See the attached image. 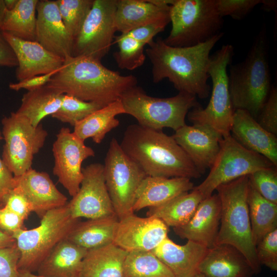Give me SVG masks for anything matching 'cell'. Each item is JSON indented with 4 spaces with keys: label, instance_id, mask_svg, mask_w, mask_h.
<instances>
[{
    "label": "cell",
    "instance_id": "6da1fadb",
    "mask_svg": "<svg viewBox=\"0 0 277 277\" xmlns=\"http://www.w3.org/2000/svg\"><path fill=\"white\" fill-rule=\"evenodd\" d=\"M223 35L221 32L203 43L186 47L170 46L161 37L153 40L145 51L152 66L153 82L168 78L179 92L208 97L210 53Z\"/></svg>",
    "mask_w": 277,
    "mask_h": 277
},
{
    "label": "cell",
    "instance_id": "7a4b0ae2",
    "mask_svg": "<svg viewBox=\"0 0 277 277\" xmlns=\"http://www.w3.org/2000/svg\"><path fill=\"white\" fill-rule=\"evenodd\" d=\"M136 84L135 76L121 75L104 66L101 61L71 56L64 59L46 85L63 94L106 106L120 100Z\"/></svg>",
    "mask_w": 277,
    "mask_h": 277
},
{
    "label": "cell",
    "instance_id": "3957f363",
    "mask_svg": "<svg viewBox=\"0 0 277 277\" xmlns=\"http://www.w3.org/2000/svg\"><path fill=\"white\" fill-rule=\"evenodd\" d=\"M147 176L198 179L202 174L172 136L162 130L129 125L120 143Z\"/></svg>",
    "mask_w": 277,
    "mask_h": 277
},
{
    "label": "cell",
    "instance_id": "277c9868",
    "mask_svg": "<svg viewBox=\"0 0 277 277\" xmlns=\"http://www.w3.org/2000/svg\"><path fill=\"white\" fill-rule=\"evenodd\" d=\"M266 27L255 36L244 60L231 65L228 74L233 107L247 111L256 119L271 89Z\"/></svg>",
    "mask_w": 277,
    "mask_h": 277
},
{
    "label": "cell",
    "instance_id": "5b68a950",
    "mask_svg": "<svg viewBox=\"0 0 277 277\" xmlns=\"http://www.w3.org/2000/svg\"><path fill=\"white\" fill-rule=\"evenodd\" d=\"M248 175L221 185L217 191L221 202V218L216 245L227 244L245 256L254 274L261 270L253 243L247 204Z\"/></svg>",
    "mask_w": 277,
    "mask_h": 277
},
{
    "label": "cell",
    "instance_id": "8992f818",
    "mask_svg": "<svg viewBox=\"0 0 277 277\" xmlns=\"http://www.w3.org/2000/svg\"><path fill=\"white\" fill-rule=\"evenodd\" d=\"M233 55L234 47L229 44L210 55L208 71L212 85L210 99L205 108L200 105L187 115L192 125L206 127L222 138L230 135L234 112L227 72Z\"/></svg>",
    "mask_w": 277,
    "mask_h": 277
},
{
    "label": "cell",
    "instance_id": "52a82bcc",
    "mask_svg": "<svg viewBox=\"0 0 277 277\" xmlns=\"http://www.w3.org/2000/svg\"><path fill=\"white\" fill-rule=\"evenodd\" d=\"M125 114L135 118L145 128L177 130L185 125V118L192 109L200 106L196 97L184 92L166 98L148 95L136 85L125 92L120 98Z\"/></svg>",
    "mask_w": 277,
    "mask_h": 277
},
{
    "label": "cell",
    "instance_id": "ba28073f",
    "mask_svg": "<svg viewBox=\"0 0 277 277\" xmlns=\"http://www.w3.org/2000/svg\"><path fill=\"white\" fill-rule=\"evenodd\" d=\"M170 19L171 29L164 41L176 47L203 43L221 33L223 25L216 0H174Z\"/></svg>",
    "mask_w": 277,
    "mask_h": 277
},
{
    "label": "cell",
    "instance_id": "9c48e42d",
    "mask_svg": "<svg viewBox=\"0 0 277 277\" xmlns=\"http://www.w3.org/2000/svg\"><path fill=\"white\" fill-rule=\"evenodd\" d=\"M78 221L79 219L72 216L67 203L46 212L37 227L14 232L12 236L21 254L18 271L36 272L43 261L60 242L66 239Z\"/></svg>",
    "mask_w": 277,
    "mask_h": 277
},
{
    "label": "cell",
    "instance_id": "30bf717a",
    "mask_svg": "<svg viewBox=\"0 0 277 277\" xmlns=\"http://www.w3.org/2000/svg\"><path fill=\"white\" fill-rule=\"evenodd\" d=\"M103 166L106 185L116 216L120 220L133 213L136 191L146 174L124 153L114 137L110 142Z\"/></svg>",
    "mask_w": 277,
    "mask_h": 277
},
{
    "label": "cell",
    "instance_id": "8fae6325",
    "mask_svg": "<svg viewBox=\"0 0 277 277\" xmlns=\"http://www.w3.org/2000/svg\"><path fill=\"white\" fill-rule=\"evenodd\" d=\"M273 166L267 158L244 148L229 135L221 139L219 153L208 175L194 189L205 199L221 185Z\"/></svg>",
    "mask_w": 277,
    "mask_h": 277
},
{
    "label": "cell",
    "instance_id": "7c38bea8",
    "mask_svg": "<svg viewBox=\"0 0 277 277\" xmlns=\"http://www.w3.org/2000/svg\"><path fill=\"white\" fill-rule=\"evenodd\" d=\"M2 124L5 140L2 160L14 176H20L31 168L34 156L44 146L48 132L41 124L34 126L16 112L4 117Z\"/></svg>",
    "mask_w": 277,
    "mask_h": 277
},
{
    "label": "cell",
    "instance_id": "4fadbf2b",
    "mask_svg": "<svg viewBox=\"0 0 277 277\" xmlns=\"http://www.w3.org/2000/svg\"><path fill=\"white\" fill-rule=\"evenodd\" d=\"M116 0H93L78 34L73 39L72 56L101 61L110 50L116 31Z\"/></svg>",
    "mask_w": 277,
    "mask_h": 277
},
{
    "label": "cell",
    "instance_id": "5bb4252c",
    "mask_svg": "<svg viewBox=\"0 0 277 277\" xmlns=\"http://www.w3.org/2000/svg\"><path fill=\"white\" fill-rule=\"evenodd\" d=\"M52 150L54 160L53 173L73 197L79 190L83 179L82 164L87 158L94 156V151L66 127L59 130Z\"/></svg>",
    "mask_w": 277,
    "mask_h": 277
},
{
    "label": "cell",
    "instance_id": "9a60e30c",
    "mask_svg": "<svg viewBox=\"0 0 277 277\" xmlns=\"http://www.w3.org/2000/svg\"><path fill=\"white\" fill-rule=\"evenodd\" d=\"M83 179L79 190L68 205L75 219H96L116 215L109 195L104 166L98 163L82 168Z\"/></svg>",
    "mask_w": 277,
    "mask_h": 277
},
{
    "label": "cell",
    "instance_id": "2e32d148",
    "mask_svg": "<svg viewBox=\"0 0 277 277\" xmlns=\"http://www.w3.org/2000/svg\"><path fill=\"white\" fill-rule=\"evenodd\" d=\"M169 227L154 217L132 213L118 220L113 244L126 251H151L168 237Z\"/></svg>",
    "mask_w": 277,
    "mask_h": 277
},
{
    "label": "cell",
    "instance_id": "e0dca14e",
    "mask_svg": "<svg viewBox=\"0 0 277 277\" xmlns=\"http://www.w3.org/2000/svg\"><path fill=\"white\" fill-rule=\"evenodd\" d=\"M1 33L16 57V76L18 81L55 73L62 66L64 59L50 52L36 41L22 39L5 32Z\"/></svg>",
    "mask_w": 277,
    "mask_h": 277
},
{
    "label": "cell",
    "instance_id": "ac0fdd59",
    "mask_svg": "<svg viewBox=\"0 0 277 277\" xmlns=\"http://www.w3.org/2000/svg\"><path fill=\"white\" fill-rule=\"evenodd\" d=\"M36 41L63 59L72 56L73 38L62 19L56 1H38Z\"/></svg>",
    "mask_w": 277,
    "mask_h": 277
},
{
    "label": "cell",
    "instance_id": "d6986e66",
    "mask_svg": "<svg viewBox=\"0 0 277 277\" xmlns=\"http://www.w3.org/2000/svg\"><path fill=\"white\" fill-rule=\"evenodd\" d=\"M14 188L27 198L33 212L41 219L48 211L63 207L68 202L46 172L31 168L22 175L14 176Z\"/></svg>",
    "mask_w": 277,
    "mask_h": 277
},
{
    "label": "cell",
    "instance_id": "ffe728a7",
    "mask_svg": "<svg viewBox=\"0 0 277 277\" xmlns=\"http://www.w3.org/2000/svg\"><path fill=\"white\" fill-rule=\"evenodd\" d=\"M172 136L202 174L211 168L222 138L216 133L206 127L186 124Z\"/></svg>",
    "mask_w": 277,
    "mask_h": 277
},
{
    "label": "cell",
    "instance_id": "44dd1931",
    "mask_svg": "<svg viewBox=\"0 0 277 277\" xmlns=\"http://www.w3.org/2000/svg\"><path fill=\"white\" fill-rule=\"evenodd\" d=\"M174 0H116L114 21L116 31L126 33L144 25L170 22Z\"/></svg>",
    "mask_w": 277,
    "mask_h": 277
},
{
    "label": "cell",
    "instance_id": "7402d4cb",
    "mask_svg": "<svg viewBox=\"0 0 277 277\" xmlns=\"http://www.w3.org/2000/svg\"><path fill=\"white\" fill-rule=\"evenodd\" d=\"M221 202L217 193L203 199L191 219L185 225L173 228L183 239L199 243L208 249L216 244L220 224Z\"/></svg>",
    "mask_w": 277,
    "mask_h": 277
},
{
    "label": "cell",
    "instance_id": "603a6c76",
    "mask_svg": "<svg viewBox=\"0 0 277 277\" xmlns=\"http://www.w3.org/2000/svg\"><path fill=\"white\" fill-rule=\"evenodd\" d=\"M230 135L243 147L264 156L277 166L276 135L264 129L247 111L234 110Z\"/></svg>",
    "mask_w": 277,
    "mask_h": 277
},
{
    "label": "cell",
    "instance_id": "cb8c5ba5",
    "mask_svg": "<svg viewBox=\"0 0 277 277\" xmlns=\"http://www.w3.org/2000/svg\"><path fill=\"white\" fill-rule=\"evenodd\" d=\"M208 248L191 241L178 245L168 237L151 252L160 260L175 277H193Z\"/></svg>",
    "mask_w": 277,
    "mask_h": 277
},
{
    "label": "cell",
    "instance_id": "d4e9b609",
    "mask_svg": "<svg viewBox=\"0 0 277 277\" xmlns=\"http://www.w3.org/2000/svg\"><path fill=\"white\" fill-rule=\"evenodd\" d=\"M199 272L207 277H251L254 274L242 253L227 244L216 245L208 249Z\"/></svg>",
    "mask_w": 277,
    "mask_h": 277
},
{
    "label": "cell",
    "instance_id": "484cf974",
    "mask_svg": "<svg viewBox=\"0 0 277 277\" xmlns=\"http://www.w3.org/2000/svg\"><path fill=\"white\" fill-rule=\"evenodd\" d=\"M194 187L191 179L187 177L147 176L137 189L133 210L160 206Z\"/></svg>",
    "mask_w": 277,
    "mask_h": 277
},
{
    "label": "cell",
    "instance_id": "4316f807",
    "mask_svg": "<svg viewBox=\"0 0 277 277\" xmlns=\"http://www.w3.org/2000/svg\"><path fill=\"white\" fill-rule=\"evenodd\" d=\"M88 250L66 239L60 242L38 267V275L46 277H78Z\"/></svg>",
    "mask_w": 277,
    "mask_h": 277
},
{
    "label": "cell",
    "instance_id": "83f0119b",
    "mask_svg": "<svg viewBox=\"0 0 277 277\" xmlns=\"http://www.w3.org/2000/svg\"><path fill=\"white\" fill-rule=\"evenodd\" d=\"M128 252L114 244L88 250L78 277H123Z\"/></svg>",
    "mask_w": 277,
    "mask_h": 277
},
{
    "label": "cell",
    "instance_id": "f1b7e54d",
    "mask_svg": "<svg viewBox=\"0 0 277 277\" xmlns=\"http://www.w3.org/2000/svg\"><path fill=\"white\" fill-rule=\"evenodd\" d=\"M118 221L116 215L78 221L66 239L88 250L112 244Z\"/></svg>",
    "mask_w": 277,
    "mask_h": 277
},
{
    "label": "cell",
    "instance_id": "f546056e",
    "mask_svg": "<svg viewBox=\"0 0 277 277\" xmlns=\"http://www.w3.org/2000/svg\"><path fill=\"white\" fill-rule=\"evenodd\" d=\"M122 114H125V112L120 99L77 122L73 132L84 141L91 138L95 143L100 144L109 132L118 126L120 121L116 116Z\"/></svg>",
    "mask_w": 277,
    "mask_h": 277
},
{
    "label": "cell",
    "instance_id": "4dcf8cb0",
    "mask_svg": "<svg viewBox=\"0 0 277 277\" xmlns=\"http://www.w3.org/2000/svg\"><path fill=\"white\" fill-rule=\"evenodd\" d=\"M64 95L46 85L28 91L23 95L16 112L26 117L34 126H37L43 118L52 115L58 109Z\"/></svg>",
    "mask_w": 277,
    "mask_h": 277
},
{
    "label": "cell",
    "instance_id": "1f68e13d",
    "mask_svg": "<svg viewBox=\"0 0 277 277\" xmlns=\"http://www.w3.org/2000/svg\"><path fill=\"white\" fill-rule=\"evenodd\" d=\"M203 199L201 193L193 188L164 204L149 208L146 216L157 217L169 227L181 226L191 219Z\"/></svg>",
    "mask_w": 277,
    "mask_h": 277
},
{
    "label": "cell",
    "instance_id": "d6a6232c",
    "mask_svg": "<svg viewBox=\"0 0 277 277\" xmlns=\"http://www.w3.org/2000/svg\"><path fill=\"white\" fill-rule=\"evenodd\" d=\"M247 201L252 239L256 246L266 235L277 229V204L262 196L249 182Z\"/></svg>",
    "mask_w": 277,
    "mask_h": 277
},
{
    "label": "cell",
    "instance_id": "836d02e7",
    "mask_svg": "<svg viewBox=\"0 0 277 277\" xmlns=\"http://www.w3.org/2000/svg\"><path fill=\"white\" fill-rule=\"evenodd\" d=\"M38 0H18L15 8L6 12L1 32L22 39L36 41V6Z\"/></svg>",
    "mask_w": 277,
    "mask_h": 277
},
{
    "label": "cell",
    "instance_id": "e575fe53",
    "mask_svg": "<svg viewBox=\"0 0 277 277\" xmlns=\"http://www.w3.org/2000/svg\"><path fill=\"white\" fill-rule=\"evenodd\" d=\"M123 277H175L151 251L128 252L124 264Z\"/></svg>",
    "mask_w": 277,
    "mask_h": 277
},
{
    "label": "cell",
    "instance_id": "d590c367",
    "mask_svg": "<svg viewBox=\"0 0 277 277\" xmlns=\"http://www.w3.org/2000/svg\"><path fill=\"white\" fill-rule=\"evenodd\" d=\"M114 39L118 50L113 57L120 69L133 70L144 64L146 56L143 44L127 33L114 36Z\"/></svg>",
    "mask_w": 277,
    "mask_h": 277
},
{
    "label": "cell",
    "instance_id": "8d00e7d4",
    "mask_svg": "<svg viewBox=\"0 0 277 277\" xmlns=\"http://www.w3.org/2000/svg\"><path fill=\"white\" fill-rule=\"evenodd\" d=\"M105 106L100 104L87 102L75 96L64 94L58 109L51 116L52 117L74 127L93 112Z\"/></svg>",
    "mask_w": 277,
    "mask_h": 277
},
{
    "label": "cell",
    "instance_id": "74e56055",
    "mask_svg": "<svg viewBox=\"0 0 277 277\" xmlns=\"http://www.w3.org/2000/svg\"><path fill=\"white\" fill-rule=\"evenodd\" d=\"M56 2L63 23L74 39L92 7L93 0H57Z\"/></svg>",
    "mask_w": 277,
    "mask_h": 277
},
{
    "label": "cell",
    "instance_id": "f35d334b",
    "mask_svg": "<svg viewBox=\"0 0 277 277\" xmlns=\"http://www.w3.org/2000/svg\"><path fill=\"white\" fill-rule=\"evenodd\" d=\"M249 183L264 198L277 204L276 166L258 170L248 175Z\"/></svg>",
    "mask_w": 277,
    "mask_h": 277
},
{
    "label": "cell",
    "instance_id": "ab89813d",
    "mask_svg": "<svg viewBox=\"0 0 277 277\" xmlns=\"http://www.w3.org/2000/svg\"><path fill=\"white\" fill-rule=\"evenodd\" d=\"M219 13L222 17L228 16L240 21L261 3V0H216Z\"/></svg>",
    "mask_w": 277,
    "mask_h": 277
},
{
    "label": "cell",
    "instance_id": "60d3db41",
    "mask_svg": "<svg viewBox=\"0 0 277 277\" xmlns=\"http://www.w3.org/2000/svg\"><path fill=\"white\" fill-rule=\"evenodd\" d=\"M259 262L272 271L277 270V229L266 235L256 245Z\"/></svg>",
    "mask_w": 277,
    "mask_h": 277
},
{
    "label": "cell",
    "instance_id": "b9f144b4",
    "mask_svg": "<svg viewBox=\"0 0 277 277\" xmlns=\"http://www.w3.org/2000/svg\"><path fill=\"white\" fill-rule=\"evenodd\" d=\"M256 120L264 129L276 135L277 88L275 86H272L268 97Z\"/></svg>",
    "mask_w": 277,
    "mask_h": 277
},
{
    "label": "cell",
    "instance_id": "7bdbcfd3",
    "mask_svg": "<svg viewBox=\"0 0 277 277\" xmlns=\"http://www.w3.org/2000/svg\"><path fill=\"white\" fill-rule=\"evenodd\" d=\"M20 256L16 244L0 248V277H19L18 263Z\"/></svg>",
    "mask_w": 277,
    "mask_h": 277
},
{
    "label": "cell",
    "instance_id": "ee69618b",
    "mask_svg": "<svg viewBox=\"0 0 277 277\" xmlns=\"http://www.w3.org/2000/svg\"><path fill=\"white\" fill-rule=\"evenodd\" d=\"M25 220L33 212L32 205L27 198L16 188H14L7 196L4 206Z\"/></svg>",
    "mask_w": 277,
    "mask_h": 277
},
{
    "label": "cell",
    "instance_id": "f6af8a7d",
    "mask_svg": "<svg viewBox=\"0 0 277 277\" xmlns=\"http://www.w3.org/2000/svg\"><path fill=\"white\" fill-rule=\"evenodd\" d=\"M169 23L160 22L149 24L137 27L126 33L145 46L153 41L155 35L163 31Z\"/></svg>",
    "mask_w": 277,
    "mask_h": 277
},
{
    "label": "cell",
    "instance_id": "bcb514c9",
    "mask_svg": "<svg viewBox=\"0 0 277 277\" xmlns=\"http://www.w3.org/2000/svg\"><path fill=\"white\" fill-rule=\"evenodd\" d=\"M25 220L5 206L0 208V230L10 235L15 231L25 229Z\"/></svg>",
    "mask_w": 277,
    "mask_h": 277
},
{
    "label": "cell",
    "instance_id": "7dc6e473",
    "mask_svg": "<svg viewBox=\"0 0 277 277\" xmlns=\"http://www.w3.org/2000/svg\"><path fill=\"white\" fill-rule=\"evenodd\" d=\"M14 176L2 159L0 158V205L4 206L5 201L14 188Z\"/></svg>",
    "mask_w": 277,
    "mask_h": 277
},
{
    "label": "cell",
    "instance_id": "c3c4849f",
    "mask_svg": "<svg viewBox=\"0 0 277 277\" xmlns=\"http://www.w3.org/2000/svg\"><path fill=\"white\" fill-rule=\"evenodd\" d=\"M54 73H51L34 76L18 81V83H10L9 84V88L10 89L15 91H18L21 89H26L30 91L37 89L47 84Z\"/></svg>",
    "mask_w": 277,
    "mask_h": 277
},
{
    "label": "cell",
    "instance_id": "681fc988",
    "mask_svg": "<svg viewBox=\"0 0 277 277\" xmlns=\"http://www.w3.org/2000/svg\"><path fill=\"white\" fill-rule=\"evenodd\" d=\"M17 66V61L15 55L0 32V66Z\"/></svg>",
    "mask_w": 277,
    "mask_h": 277
},
{
    "label": "cell",
    "instance_id": "f907efd6",
    "mask_svg": "<svg viewBox=\"0 0 277 277\" xmlns=\"http://www.w3.org/2000/svg\"><path fill=\"white\" fill-rule=\"evenodd\" d=\"M16 244L13 236L0 230V248L11 247Z\"/></svg>",
    "mask_w": 277,
    "mask_h": 277
},
{
    "label": "cell",
    "instance_id": "816d5d0a",
    "mask_svg": "<svg viewBox=\"0 0 277 277\" xmlns=\"http://www.w3.org/2000/svg\"><path fill=\"white\" fill-rule=\"evenodd\" d=\"M262 9L266 12L274 11L276 13V0H261Z\"/></svg>",
    "mask_w": 277,
    "mask_h": 277
},
{
    "label": "cell",
    "instance_id": "f5cc1de1",
    "mask_svg": "<svg viewBox=\"0 0 277 277\" xmlns=\"http://www.w3.org/2000/svg\"><path fill=\"white\" fill-rule=\"evenodd\" d=\"M6 11L7 9L5 5L4 0H0V32H1V28Z\"/></svg>",
    "mask_w": 277,
    "mask_h": 277
},
{
    "label": "cell",
    "instance_id": "db71d44e",
    "mask_svg": "<svg viewBox=\"0 0 277 277\" xmlns=\"http://www.w3.org/2000/svg\"><path fill=\"white\" fill-rule=\"evenodd\" d=\"M18 0H4V2L7 10L13 9L17 5Z\"/></svg>",
    "mask_w": 277,
    "mask_h": 277
},
{
    "label": "cell",
    "instance_id": "11a10c76",
    "mask_svg": "<svg viewBox=\"0 0 277 277\" xmlns=\"http://www.w3.org/2000/svg\"><path fill=\"white\" fill-rule=\"evenodd\" d=\"M19 277H46L42 275L35 274L33 272H31L26 271H19Z\"/></svg>",
    "mask_w": 277,
    "mask_h": 277
},
{
    "label": "cell",
    "instance_id": "9f6ffc18",
    "mask_svg": "<svg viewBox=\"0 0 277 277\" xmlns=\"http://www.w3.org/2000/svg\"><path fill=\"white\" fill-rule=\"evenodd\" d=\"M193 277H207V276L198 272Z\"/></svg>",
    "mask_w": 277,
    "mask_h": 277
},
{
    "label": "cell",
    "instance_id": "6f0895ef",
    "mask_svg": "<svg viewBox=\"0 0 277 277\" xmlns=\"http://www.w3.org/2000/svg\"><path fill=\"white\" fill-rule=\"evenodd\" d=\"M3 138V135L1 132H0V141L2 140Z\"/></svg>",
    "mask_w": 277,
    "mask_h": 277
},
{
    "label": "cell",
    "instance_id": "680465c9",
    "mask_svg": "<svg viewBox=\"0 0 277 277\" xmlns=\"http://www.w3.org/2000/svg\"><path fill=\"white\" fill-rule=\"evenodd\" d=\"M2 207L1 205H0V208Z\"/></svg>",
    "mask_w": 277,
    "mask_h": 277
}]
</instances>
